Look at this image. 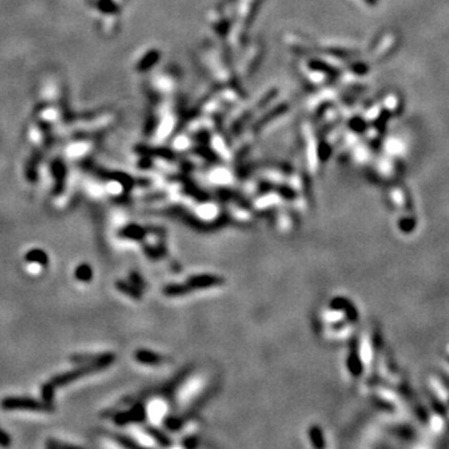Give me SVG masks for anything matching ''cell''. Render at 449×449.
<instances>
[{"instance_id":"cell-1","label":"cell","mask_w":449,"mask_h":449,"mask_svg":"<svg viewBox=\"0 0 449 449\" xmlns=\"http://www.w3.org/2000/svg\"><path fill=\"white\" fill-rule=\"evenodd\" d=\"M113 360H114V357H110V358H106V360L99 361V362L85 363L83 367H79V368L74 369V371L66 372V373L57 375V377L52 378L51 381H49L48 383L52 387V388H55V387L65 386V384L74 382V381L78 380V378L84 377V375L92 374V373H94V372L101 371L102 368H105V367H106L107 365H110V363L113 362Z\"/></svg>"},{"instance_id":"cell-2","label":"cell","mask_w":449,"mask_h":449,"mask_svg":"<svg viewBox=\"0 0 449 449\" xmlns=\"http://www.w3.org/2000/svg\"><path fill=\"white\" fill-rule=\"evenodd\" d=\"M3 409L5 410H15V409H26L35 410V412H52V406L49 402L37 401L34 398L25 397H10L3 399L0 403Z\"/></svg>"},{"instance_id":"cell-3","label":"cell","mask_w":449,"mask_h":449,"mask_svg":"<svg viewBox=\"0 0 449 449\" xmlns=\"http://www.w3.org/2000/svg\"><path fill=\"white\" fill-rule=\"evenodd\" d=\"M167 413V404L161 398H155L148 407V417L154 424H161Z\"/></svg>"},{"instance_id":"cell-4","label":"cell","mask_w":449,"mask_h":449,"mask_svg":"<svg viewBox=\"0 0 449 449\" xmlns=\"http://www.w3.org/2000/svg\"><path fill=\"white\" fill-rule=\"evenodd\" d=\"M113 357V354H74V356L70 357L71 362L74 363H93V362H99V361L106 360V358Z\"/></svg>"},{"instance_id":"cell-5","label":"cell","mask_w":449,"mask_h":449,"mask_svg":"<svg viewBox=\"0 0 449 449\" xmlns=\"http://www.w3.org/2000/svg\"><path fill=\"white\" fill-rule=\"evenodd\" d=\"M26 261L40 263V265H46L48 263V256L42 249H34V251H30L26 255Z\"/></svg>"},{"instance_id":"cell-6","label":"cell","mask_w":449,"mask_h":449,"mask_svg":"<svg viewBox=\"0 0 449 449\" xmlns=\"http://www.w3.org/2000/svg\"><path fill=\"white\" fill-rule=\"evenodd\" d=\"M76 277L81 281H89V278H92V268L89 266L83 265L79 266L78 270L75 272Z\"/></svg>"},{"instance_id":"cell-7","label":"cell","mask_w":449,"mask_h":449,"mask_svg":"<svg viewBox=\"0 0 449 449\" xmlns=\"http://www.w3.org/2000/svg\"><path fill=\"white\" fill-rule=\"evenodd\" d=\"M9 444H10V438H9L8 434L5 433L4 430H2V428H0V445H2V447H8Z\"/></svg>"},{"instance_id":"cell-8","label":"cell","mask_w":449,"mask_h":449,"mask_svg":"<svg viewBox=\"0 0 449 449\" xmlns=\"http://www.w3.org/2000/svg\"><path fill=\"white\" fill-rule=\"evenodd\" d=\"M366 2L368 3V4L373 5V4H375V3H377V0H366Z\"/></svg>"}]
</instances>
